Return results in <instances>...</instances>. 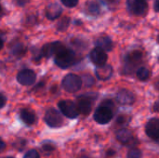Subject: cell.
<instances>
[{
	"instance_id": "obj_1",
	"label": "cell",
	"mask_w": 159,
	"mask_h": 158,
	"mask_svg": "<svg viewBox=\"0 0 159 158\" xmlns=\"http://www.w3.org/2000/svg\"><path fill=\"white\" fill-rule=\"evenodd\" d=\"M113 102L111 101H105L101 106L97 108L94 113V120L102 125L109 123L113 118Z\"/></svg>"
},
{
	"instance_id": "obj_2",
	"label": "cell",
	"mask_w": 159,
	"mask_h": 158,
	"mask_svg": "<svg viewBox=\"0 0 159 158\" xmlns=\"http://www.w3.org/2000/svg\"><path fill=\"white\" fill-rule=\"evenodd\" d=\"M75 60L76 56L75 51L70 48H66L65 47L55 55L56 64L62 69H66L72 66L75 62Z\"/></svg>"
},
{
	"instance_id": "obj_3",
	"label": "cell",
	"mask_w": 159,
	"mask_h": 158,
	"mask_svg": "<svg viewBox=\"0 0 159 158\" xmlns=\"http://www.w3.org/2000/svg\"><path fill=\"white\" fill-rule=\"evenodd\" d=\"M82 83L83 81L78 75L74 74H69L63 78L62 87L66 91L74 93V92L78 91L81 88Z\"/></svg>"
},
{
	"instance_id": "obj_4",
	"label": "cell",
	"mask_w": 159,
	"mask_h": 158,
	"mask_svg": "<svg viewBox=\"0 0 159 158\" xmlns=\"http://www.w3.org/2000/svg\"><path fill=\"white\" fill-rule=\"evenodd\" d=\"M58 106H59L60 111L68 118H72V119L76 118L78 116V115L80 114L77 104H75L72 101H68V100L61 101L58 103Z\"/></svg>"
},
{
	"instance_id": "obj_5",
	"label": "cell",
	"mask_w": 159,
	"mask_h": 158,
	"mask_svg": "<svg viewBox=\"0 0 159 158\" xmlns=\"http://www.w3.org/2000/svg\"><path fill=\"white\" fill-rule=\"evenodd\" d=\"M44 120L47 123V125L50 128H60L63 124V118L61 115L53 108L48 109L46 112Z\"/></svg>"
},
{
	"instance_id": "obj_6",
	"label": "cell",
	"mask_w": 159,
	"mask_h": 158,
	"mask_svg": "<svg viewBox=\"0 0 159 158\" xmlns=\"http://www.w3.org/2000/svg\"><path fill=\"white\" fill-rule=\"evenodd\" d=\"M128 6L129 10L137 16H143L148 10V4L146 0H129Z\"/></svg>"
},
{
	"instance_id": "obj_7",
	"label": "cell",
	"mask_w": 159,
	"mask_h": 158,
	"mask_svg": "<svg viewBox=\"0 0 159 158\" xmlns=\"http://www.w3.org/2000/svg\"><path fill=\"white\" fill-rule=\"evenodd\" d=\"M95 98H91L89 94L81 96L78 99V102H77V107H78L79 113L84 115H88L91 112L92 101Z\"/></svg>"
},
{
	"instance_id": "obj_8",
	"label": "cell",
	"mask_w": 159,
	"mask_h": 158,
	"mask_svg": "<svg viewBox=\"0 0 159 158\" xmlns=\"http://www.w3.org/2000/svg\"><path fill=\"white\" fill-rule=\"evenodd\" d=\"M107 54L105 52V50L100 47H96L95 48H93L90 52V60L91 61L100 66V65H103L106 63L107 61Z\"/></svg>"
},
{
	"instance_id": "obj_9",
	"label": "cell",
	"mask_w": 159,
	"mask_h": 158,
	"mask_svg": "<svg viewBox=\"0 0 159 158\" xmlns=\"http://www.w3.org/2000/svg\"><path fill=\"white\" fill-rule=\"evenodd\" d=\"M18 82L22 86H30L35 82V74L29 69H23L17 75Z\"/></svg>"
},
{
	"instance_id": "obj_10",
	"label": "cell",
	"mask_w": 159,
	"mask_h": 158,
	"mask_svg": "<svg viewBox=\"0 0 159 158\" xmlns=\"http://www.w3.org/2000/svg\"><path fill=\"white\" fill-rule=\"evenodd\" d=\"M64 47V46L61 43V42H51L48 44H46L43 47H42V53L43 56L49 58L52 57L54 55H56L61 49H62Z\"/></svg>"
},
{
	"instance_id": "obj_11",
	"label": "cell",
	"mask_w": 159,
	"mask_h": 158,
	"mask_svg": "<svg viewBox=\"0 0 159 158\" xmlns=\"http://www.w3.org/2000/svg\"><path fill=\"white\" fill-rule=\"evenodd\" d=\"M145 132L148 137L158 140L159 139V119L158 118H153L149 120L145 127Z\"/></svg>"
},
{
	"instance_id": "obj_12",
	"label": "cell",
	"mask_w": 159,
	"mask_h": 158,
	"mask_svg": "<svg viewBox=\"0 0 159 158\" xmlns=\"http://www.w3.org/2000/svg\"><path fill=\"white\" fill-rule=\"evenodd\" d=\"M135 101L132 92L127 89H122L116 94V102L121 105H131Z\"/></svg>"
},
{
	"instance_id": "obj_13",
	"label": "cell",
	"mask_w": 159,
	"mask_h": 158,
	"mask_svg": "<svg viewBox=\"0 0 159 158\" xmlns=\"http://www.w3.org/2000/svg\"><path fill=\"white\" fill-rule=\"evenodd\" d=\"M62 9L58 3H51L46 9V16L48 20H55L61 16Z\"/></svg>"
},
{
	"instance_id": "obj_14",
	"label": "cell",
	"mask_w": 159,
	"mask_h": 158,
	"mask_svg": "<svg viewBox=\"0 0 159 158\" xmlns=\"http://www.w3.org/2000/svg\"><path fill=\"white\" fill-rule=\"evenodd\" d=\"M116 139L122 144H129L133 142V135L128 129H121L116 132Z\"/></svg>"
},
{
	"instance_id": "obj_15",
	"label": "cell",
	"mask_w": 159,
	"mask_h": 158,
	"mask_svg": "<svg viewBox=\"0 0 159 158\" xmlns=\"http://www.w3.org/2000/svg\"><path fill=\"white\" fill-rule=\"evenodd\" d=\"M113 74V68L111 65L108 64H103V65H100L98 66V68L96 69V74L97 77L100 80H107L112 76Z\"/></svg>"
},
{
	"instance_id": "obj_16",
	"label": "cell",
	"mask_w": 159,
	"mask_h": 158,
	"mask_svg": "<svg viewBox=\"0 0 159 158\" xmlns=\"http://www.w3.org/2000/svg\"><path fill=\"white\" fill-rule=\"evenodd\" d=\"M142 58H143V53L139 50H135L127 56L126 64L128 67H129V66L135 67L138 63H140V61H142Z\"/></svg>"
},
{
	"instance_id": "obj_17",
	"label": "cell",
	"mask_w": 159,
	"mask_h": 158,
	"mask_svg": "<svg viewBox=\"0 0 159 158\" xmlns=\"http://www.w3.org/2000/svg\"><path fill=\"white\" fill-rule=\"evenodd\" d=\"M20 119L28 126L34 124L36 120L35 114L30 109H22L20 111Z\"/></svg>"
},
{
	"instance_id": "obj_18",
	"label": "cell",
	"mask_w": 159,
	"mask_h": 158,
	"mask_svg": "<svg viewBox=\"0 0 159 158\" xmlns=\"http://www.w3.org/2000/svg\"><path fill=\"white\" fill-rule=\"evenodd\" d=\"M95 45L97 47H100L103 48L105 51H110L113 48V42L107 36H102V37L98 38L95 41Z\"/></svg>"
},
{
	"instance_id": "obj_19",
	"label": "cell",
	"mask_w": 159,
	"mask_h": 158,
	"mask_svg": "<svg viewBox=\"0 0 159 158\" xmlns=\"http://www.w3.org/2000/svg\"><path fill=\"white\" fill-rule=\"evenodd\" d=\"M151 76V72L145 68V67H141L137 71V77L142 80V81H146L150 78Z\"/></svg>"
},
{
	"instance_id": "obj_20",
	"label": "cell",
	"mask_w": 159,
	"mask_h": 158,
	"mask_svg": "<svg viewBox=\"0 0 159 158\" xmlns=\"http://www.w3.org/2000/svg\"><path fill=\"white\" fill-rule=\"evenodd\" d=\"M100 6L97 2H90L88 5V10L89 13L93 14V15H97L100 13Z\"/></svg>"
},
{
	"instance_id": "obj_21",
	"label": "cell",
	"mask_w": 159,
	"mask_h": 158,
	"mask_svg": "<svg viewBox=\"0 0 159 158\" xmlns=\"http://www.w3.org/2000/svg\"><path fill=\"white\" fill-rule=\"evenodd\" d=\"M24 52H25V47L21 44H16L11 47V53L14 55H21L24 54Z\"/></svg>"
},
{
	"instance_id": "obj_22",
	"label": "cell",
	"mask_w": 159,
	"mask_h": 158,
	"mask_svg": "<svg viewBox=\"0 0 159 158\" xmlns=\"http://www.w3.org/2000/svg\"><path fill=\"white\" fill-rule=\"evenodd\" d=\"M69 23H70V19L65 17V18H63V19L59 22L57 28H58L59 31H64V30H66V29L68 28Z\"/></svg>"
},
{
	"instance_id": "obj_23",
	"label": "cell",
	"mask_w": 159,
	"mask_h": 158,
	"mask_svg": "<svg viewBox=\"0 0 159 158\" xmlns=\"http://www.w3.org/2000/svg\"><path fill=\"white\" fill-rule=\"evenodd\" d=\"M142 157V152L137 149V148H133L131 150L129 151L128 156L127 158H141Z\"/></svg>"
},
{
	"instance_id": "obj_24",
	"label": "cell",
	"mask_w": 159,
	"mask_h": 158,
	"mask_svg": "<svg viewBox=\"0 0 159 158\" xmlns=\"http://www.w3.org/2000/svg\"><path fill=\"white\" fill-rule=\"evenodd\" d=\"M32 53H33V58L35 61H39L42 57H43V53H42V49L39 50L36 47H33L32 48Z\"/></svg>"
},
{
	"instance_id": "obj_25",
	"label": "cell",
	"mask_w": 159,
	"mask_h": 158,
	"mask_svg": "<svg viewBox=\"0 0 159 158\" xmlns=\"http://www.w3.org/2000/svg\"><path fill=\"white\" fill-rule=\"evenodd\" d=\"M23 158H40V156L36 150H30L24 155Z\"/></svg>"
},
{
	"instance_id": "obj_26",
	"label": "cell",
	"mask_w": 159,
	"mask_h": 158,
	"mask_svg": "<svg viewBox=\"0 0 159 158\" xmlns=\"http://www.w3.org/2000/svg\"><path fill=\"white\" fill-rule=\"evenodd\" d=\"M62 4L68 7H74L77 5L78 0H61Z\"/></svg>"
},
{
	"instance_id": "obj_27",
	"label": "cell",
	"mask_w": 159,
	"mask_h": 158,
	"mask_svg": "<svg viewBox=\"0 0 159 158\" xmlns=\"http://www.w3.org/2000/svg\"><path fill=\"white\" fill-rule=\"evenodd\" d=\"M85 79H86V80H85L84 82L86 83V85H87L88 87H89V86H92V85H93V83H94V79H93L91 76L86 75V76H85Z\"/></svg>"
},
{
	"instance_id": "obj_28",
	"label": "cell",
	"mask_w": 159,
	"mask_h": 158,
	"mask_svg": "<svg viewBox=\"0 0 159 158\" xmlns=\"http://www.w3.org/2000/svg\"><path fill=\"white\" fill-rule=\"evenodd\" d=\"M53 149H54V147L51 144H49V145L48 144H44L43 145V150L46 151V152H51Z\"/></svg>"
},
{
	"instance_id": "obj_29",
	"label": "cell",
	"mask_w": 159,
	"mask_h": 158,
	"mask_svg": "<svg viewBox=\"0 0 159 158\" xmlns=\"http://www.w3.org/2000/svg\"><path fill=\"white\" fill-rule=\"evenodd\" d=\"M117 123H119V124H121V125L126 124V123H127V118H126V116H124V115L119 116V117L117 118Z\"/></svg>"
},
{
	"instance_id": "obj_30",
	"label": "cell",
	"mask_w": 159,
	"mask_h": 158,
	"mask_svg": "<svg viewBox=\"0 0 159 158\" xmlns=\"http://www.w3.org/2000/svg\"><path fill=\"white\" fill-rule=\"evenodd\" d=\"M15 1V3L18 5V6H24V5H26L30 0H14Z\"/></svg>"
},
{
	"instance_id": "obj_31",
	"label": "cell",
	"mask_w": 159,
	"mask_h": 158,
	"mask_svg": "<svg viewBox=\"0 0 159 158\" xmlns=\"http://www.w3.org/2000/svg\"><path fill=\"white\" fill-rule=\"evenodd\" d=\"M6 103V98L3 94H1V107H4Z\"/></svg>"
},
{
	"instance_id": "obj_32",
	"label": "cell",
	"mask_w": 159,
	"mask_h": 158,
	"mask_svg": "<svg viewBox=\"0 0 159 158\" xmlns=\"http://www.w3.org/2000/svg\"><path fill=\"white\" fill-rule=\"evenodd\" d=\"M155 10L159 12V0L155 1Z\"/></svg>"
},
{
	"instance_id": "obj_33",
	"label": "cell",
	"mask_w": 159,
	"mask_h": 158,
	"mask_svg": "<svg viewBox=\"0 0 159 158\" xmlns=\"http://www.w3.org/2000/svg\"><path fill=\"white\" fill-rule=\"evenodd\" d=\"M5 147H6V144H5V142L2 141V142H1V150L3 151V150L5 149Z\"/></svg>"
},
{
	"instance_id": "obj_34",
	"label": "cell",
	"mask_w": 159,
	"mask_h": 158,
	"mask_svg": "<svg viewBox=\"0 0 159 158\" xmlns=\"http://www.w3.org/2000/svg\"><path fill=\"white\" fill-rule=\"evenodd\" d=\"M107 155H108V156H114V155H115V152H114V151H109Z\"/></svg>"
},
{
	"instance_id": "obj_35",
	"label": "cell",
	"mask_w": 159,
	"mask_h": 158,
	"mask_svg": "<svg viewBox=\"0 0 159 158\" xmlns=\"http://www.w3.org/2000/svg\"><path fill=\"white\" fill-rule=\"evenodd\" d=\"M157 42H158V43H159V35H158V36H157Z\"/></svg>"
},
{
	"instance_id": "obj_36",
	"label": "cell",
	"mask_w": 159,
	"mask_h": 158,
	"mask_svg": "<svg viewBox=\"0 0 159 158\" xmlns=\"http://www.w3.org/2000/svg\"><path fill=\"white\" fill-rule=\"evenodd\" d=\"M5 158H14V157H11V156H7V157H5Z\"/></svg>"
},
{
	"instance_id": "obj_37",
	"label": "cell",
	"mask_w": 159,
	"mask_h": 158,
	"mask_svg": "<svg viewBox=\"0 0 159 158\" xmlns=\"http://www.w3.org/2000/svg\"><path fill=\"white\" fill-rule=\"evenodd\" d=\"M111 1H112V0H111Z\"/></svg>"
}]
</instances>
